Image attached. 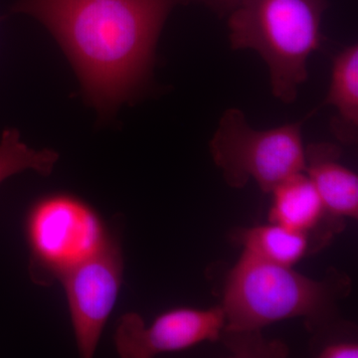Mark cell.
Returning <instances> with one entry per match:
<instances>
[{
  "instance_id": "obj_1",
  "label": "cell",
  "mask_w": 358,
  "mask_h": 358,
  "mask_svg": "<svg viewBox=\"0 0 358 358\" xmlns=\"http://www.w3.org/2000/svg\"><path fill=\"white\" fill-rule=\"evenodd\" d=\"M185 0H20L48 28L74 68L85 98L108 117L138 95L174 6Z\"/></svg>"
},
{
  "instance_id": "obj_2",
  "label": "cell",
  "mask_w": 358,
  "mask_h": 358,
  "mask_svg": "<svg viewBox=\"0 0 358 358\" xmlns=\"http://www.w3.org/2000/svg\"><path fill=\"white\" fill-rule=\"evenodd\" d=\"M350 291L348 275L334 268L315 280L243 251L226 279L221 338L240 357H267L273 343L264 339V327L294 317H303L313 327L324 326Z\"/></svg>"
},
{
  "instance_id": "obj_3",
  "label": "cell",
  "mask_w": 358,
  "mask_h": 358,
  "mask_svg": "<svg viewBox=\"0 0 358 358\" xmlns=\"http://www.w3.org/2000/svg\"><path fill=\"white\" fill-rule=\"evenodd\" d=\"M327 0H244L230 13L233 49L260 54L270 71L273 94L293 103L308 79V60L320 47Z\"/></svg>"
},
{
  "instance_id": "obj_4",
  "label": "cell",
  "mask_w": 358,
  "mask_h": 358,
  "mask_svg": "<svg viewBox=\"0 0 358 358\" xmlns=\"http://www.w3.org/2000/svg\"><path fill=\"white\" fill-rule=\"evenodd\" d=\"M305 120L278 128L256 129L250 126L241 110H228L210 141L212 159L227 185L242 188L252 179L262 192L271 193L287 178L303 173L301 127Z\"/></svg>"
},
{
  "instance_id": "obj_5",
  "label": "cell",
  "mask_w": 358,
  "mask_h": 358,
  "mask_svg": "<svg viewBox=\"0 0 358 358\" xmlns=\"http://www.w3.org/2000/svg\"><path fill=\"white\" fill-rule=\"evenodd\" d=\"M24 229L30 271L40 284L59 280L112 236L91 205L66 192L51 193L35 201L26 215Z\"/></svg>"
},
{
  "instance_id": "obj_6",
  "label": "cell",
  "mask_w": 358,
  "mask_h": 358,
  "mask_svg": "<svg viewBox=\"0 0 358 358\" xmlns=\"http://www.w3.org/2000/svg\"><path fill=\"white\" fill-rule=\"evenodd\" d=\"M124 278L121 244L110 236L102 248L59 278L67 299L78 350L82 357L95 355Z\"/></svg>"
},
{
  "instance_id": "obj_7",
  "label": "cell",
  "mask_w": 358,
  "mask_h": 358,
  "mask_svg": "<svg viewBox=\"0 0 358 358\" xmlns=\"http://www.w3.org/2000/svg\"><path fill=\"white\" fill-rule=\"evenodd\" d=\"M224 327L225 315L221 306L171 308L148 324L138 313H124L115 329V350L124 358L182 352L204 341L221 339Z\"/></svg>"
},
{
  "instance_id": "obj_8",
  "label": "cell",
  "mask_w": 358,
  "mask_h": 358,
  "mask_svg": "<svg viewBox=\"0 0 358 358\" xmlns=\"http://www.w3.org/2000/svg\"><path fill=\"white\" fill-rule=\"evenodd\" d=\"M270 222L305 233L322 248L334 236L322 227L338 233L343 229L341 219L327 211L319 192L307 173L294 174L272 190Z\"/></svg>"
},
{
  "instance_id": "obj_9",
  "label": "cell",
  "mask_w": 358,
  "mask_h": 358,
  "mask_svg": "<svg viewBox=\"0 0 358 358\" xmlns=\"http://www.w3.org/2000/svg\"><path fill=\"white\" fill-rule=\"evenodd\" d=\"M341 155V148L334 143L308 145L305 148V173L333 217L357 219V174L339 162Z\"/></svg>"
},
{
  "instance_id": "obj_10",
  "label": "cell",
  "mask_w": 358,
  "mask_h": 358,
  "mask_svg": "<svg viewBox=\"0 0 358 358\" xmlns=\"http://www.w3.org/2000/svg\"><path fill=\"white\" fill-rule=\"evenodd\" d=\"M244 252L268 262L293 267L303 257L319 250L312 237L280 224L240 228L231 234Z\"/></svg>"
},
{
  "instance_id": "obj_11",
  "label": "cell",
  "mask_w": 358,
  "mask_h": 358,
  "mask_svg": "<svg viewBox=\"0 0 358 358\" xmlns=\"http://www.w3.org/2000/svg\"><path fill=\"white\" fill-rule=\"evenodd\" d=\"M326 103L336 110L334 133L345 143L357 138L358 129V47H346L336 56L331 70V85Z\"/></svg>"
},
{
  "instance_id": "obj_12",
  "label": "cell",
  "mask_w": 358,
  "mask_h": 358,
  "mask_svg": "<svg viewBox=\"0 0 358 358\" xmlns=\"http://www.w3.org/2000/svg\"><path fill=\"white\" fill-rule=\"evenodd\" d=\"M58 159L55 150L28 147L21 140L17 129H7L0 138V185L11 176L26 171L49 176Z\"/></svg>"
},
{
  "instance_id": "obj_13",
  "label": "cell",
  "mask_w": 358,
  "mask_h": 358,
  "mask_svg": "<svg viewBox=\"0 0 358 358\" xmlns=\"http://www.w3.org/2000/svg\"><path fill=\"white\" fill-rule=\"evenodd\" d=\"M317 357L320 358H357L358 345L352 338L334 336L317 348Z\"/></svg>"
},
{
  "instance_id": "obj_14",
  "label": "cell",
  "mask_w": 358,
  "mask_h": 358,
  "mask_svg": "<svg viewBox=\"0 0 358 358\" xmlns=\"http://www.w3.org/2000/svg\"><path fill=\"white\" fill-rule=\"evenodd\" d=\"M219 14L230 13L244 0H197Z\"/></svg>"
}]
</instances>
